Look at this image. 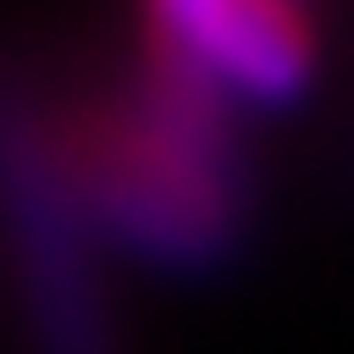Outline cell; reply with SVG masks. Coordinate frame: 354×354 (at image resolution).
Here are the masks:
<instances>
[{"label": "cell", "instance_id": "cell-1", "mask_svg": "<svg viewBox=\"0 0 354 354\" xmlns=\"http://www.w3.org/2000/svg\"><path fill=\"white\" fill-rule=\"evenodd\" d=\"M243 111L140 30L133 59L52 118L88 229L148 266H207L243 229Z\"/></svg>", "mask_w": 354, "mask_h": 354}, {"label": "cell", "instance_id": "cell-2", "mask_svg": "<svg viewBox=\"0 0 354 354\" xmlns=\"http://www.w3.org/2000/svg\"><path fill=\"white\" fill-rule=\"evenodd\" d=\"M0 236L37 354H111V310L88 273V214L74 199L52 111L0 82Z\"/></svg>", "mask_w": 354, "mask_h": 354}, {"label": "cell", "instance_id": "cell-3", "mask_svg": "<svg viewBox=\"0 0 354 354\" xmlns=\"http://www.w3.org/2000/svg\"><path fill=\"white\" fill-rule=\"evenodd\" d=\"M155 44H170L207 88L229 104H288L295 88L317 74V30L295 8L273 0H185V8H155L140 15Z\"/></svg>", "mask_w": 354, "mask_h": 354}]
</instances>
